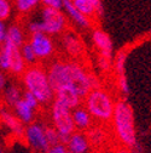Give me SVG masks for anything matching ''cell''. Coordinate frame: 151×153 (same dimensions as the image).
<instances>
[{"mask_svg":"<svg viewBox=\"0 0 151 153\" xmlns=\"http://www.w3.org/2000/svg\"><path fill=\"white\" fill-rule=\"evenodd\" d=\"M98 66L103 72H108L111 67V60L108 59V57H105V56L99 55L98 56Z\"/></svg>","mask_w":151,"mask_h":153,"instance_id":"cell-30","label":"cell"},{"mask_svg":"<svg viewBox=\"0 0 151 153\" xmlns=\"http://www.w3.org/2000/svg\"><path fill=\"white\" fill-rule=\"evenodd\" d=\"M26 143L35 152L46 153V151L48 149V145L45 139L44 125L37 123L29 124L26 128Z\"/></svg>","mask_w":151,"mask_h":153,"instance_id":"cell-9","label":"cell"},{"mask_svg":"<svg viewBox=\"0 0 151 153\" xmlns=\"http://www.w3.org/2000/svg\"><path fill=\"white\" fill-rule=\"evenodd\" d=\"M71 117L74 122L75 130L79 131H87L91 126H93V118L87 112V109L82 106H79L76 108L71 109Z\"/></svg>","mask_w":151,"mask_h":153,"instance_id":"cell-15","label":"cell"},{"mask_svg":"<svg viewBox=\"0 0 151 153\" xmlns=\"http://www.w3.org/2000/svg\"><path fill=\"white\" fill-rule=\"evenodd\" d=\"M5 39H7L10 43H12L15 46L21 48L24 43H26V36H24V32L22 29L21 26H18L17 23L11 25L7 30H6V36Z\"/></svg>","mask_w":151,"mask_h":153,"instance_id":"cell-19","label":"cell"},{"mask_svg":"<svg viewBox=\"0 0 151 153\" xmlns=\"http://www.w3.org/2000/svg\"><path fill=\"white\" fill-rule=\"evenodd\" d=\"M63 48L65 49L67 53L71 57H79L84 52V46L79 38L73 33H65L62 38Z\"/></svg>","mask_w":151,"mask_h":153,"instance_id":"cell-17","label":"cell"},{"mask_svg":"<svg viewBox=\"0 0 151 153\" xmlns=\"http://www.w3.org/2000/svg\"><path fill=\"white\" fill-rule=\"evenodd\" d=\"M22 100L29 106V107H32L33 109H37V107H39V102H37V100L34 97V95H32L29 91H24L23 94H22Z\"/></svg>","mask_w":151,"mask_h":153,"instance_id":"cell-27","label":"cell"},{"mask_svg":"<svg viewBox=\"0 0 151 153\" xmlns=\"http://www.w3.org/2000/svg\"><path fill=\"white\" fill-rule=\"evenodd\" d=\"M46 73H47L50 86L53 92L61 86L69 85L68 62L67 61H62V60L53 61L46 69Z\"/></svg>","mask_w":151,"mask_h":153,"instance_id":"cell-7","label":"cell"},{"mask_svg":"<svg viewBox=\"0 0 151 153\" xmlns=\"http://www.w3.org/2000/svg\"><path fill=\"white\" fill-rule=\"evenodd\" d=\"M126 60H127V53L125 51H120L114 61V67H115V72L117 73V76L120 75H125V69H126Z\"/></svg>","mask_w":151,"mask_h":153,"instance_id":"cell-25","label":"cell"},{"mask_svg":"<svg viewBox=\"0 0 151 153\" xmlns=\"http://www.w3.org/2000/svg\"><path fill=\"white\" fill-rule=\"evenodd\" d=\"M86 134H87V137L89 140L91 146H93V145H102L104 142V140H105V136H106L105 131L100 126H91L87 130Z\"/></svg>","mask_w":151,"mask_h":153,"instance_id":"cell-21","label":"cell"},{"mask_svg":"<svg viewBox=\"0 0 151 153\" xmlns=\"http://www.w3.org/2000/svg\"><path fill=\"white\" fill-rule=\"evenodd\" d=\"M28 43L32 45L37 60H46L48 57H51L54 52L53 40L51 39L50 35L43 32L30 34Z\"/></svg>","mask_w":151,"mask_h":153,"instance_id":"cell-8","label":"cell"},{"mask_svg":"<svg viewBox=\"0 0 151 153\" xmlns=\"http://www.w3.org/2000/svg\"><path fill=\"white\" fill-rule=\"evenodd\" d=\"M115 153H134V152H133V149H129L126 147H120L115 151Z\"/></svg>","mask_w":151,"mask_h":153,"instance_id":"cell-34","label":"cell"},{"mask_svg":"<svg viewBox=\"0 0 151 153\" xmlns=\"http://www.w3.org/2000/svg\"><path fill=\"white\" fill-rule=\"evenodd\" d=\"M62 9H64V11L67 12V15L69 16L70 20L74 21V23H76L80 28L87 29L92 26V22H91L89 18L86 17L85 15H82L76 7H75L71 0H63Z\"/></svg>","mask_w":151,"mask_h":153,"instance_id":"cell-16","label":"cell"},{"mask_svg":"<svg viewBox=\"0 0 151 153\" xmlns=\"http://www.w3.org/2000/svg\"><path fill=\"white\" fill-rule=\"evenodd\" d=\"M44 131H45V139L47 141L48 147L51 146H56L61 142V137H59V134L57 132L52 125H44Z\"/></svg>","mask_w":151,"mask_h":153,"instance_id":"cell-24","label":"cell"},{"mask_svg":"<svg viewBox=\"0 0 151 153\" xmlns=\"http://www.w3.org/2000/svg\"><path fill=\"white\" fill-rule=\"evenodd\" d=\"M117 78H119L117 85H119L120 91L123 95H128L129 94V86H128V82H127V78H126V74L125 75H120V76H117Z\"/></svg>","mask_w":151,"mask_h":153,"instance_id":"cell-29","label":"cell"},{"mask_svg":"<svg viewBox=\"0 0 151 153\" xmlns=\"http://www.w3.org/2000/svg\"><path fill=\"white\" fill-rule=\"evenodd\" d=\"M54 99L53 100H58L59 102H62L64 106H67L69 109H74L81 105L82 99L79 96L71 86L69 85H64L58 88L53 92Z\"/></svg>","mask_w":151,"mask_h":153,"instance_id":"cell-13","label":"cell"},{"mask_svg":"<svg viewBox=\"0 0 151 153\" xmlns=\"http://www.w3.org/2000/svg\"><path fill=\"white\" fill-rule=\"evenodd\" d=\"M12 4L11 0H0V21H5L11 16Z\"/></svg>","mask_w":151,"mask_h":153,"instance_id":"cell-26","label":"cell"},{"mask_svg":"<svg viewBox=\"0 0 151 153\" xmlns=\"http://www.w3.org/2000/svg\"><path fill=\"white\" fill-rule=\"evenodd\" d=\"M5 102L7 103V106H15L16 102H18L22 99V92L20 90V88L16 86V85H11L5 94L3 95Z\"/></svg>","mask_w":151,"mask_h":153,"instance_id":"cell-23","label":"cell"},{"mask_svg":"<svg viewBox=\"0 0 151 153\" xmlns=\"http://www.w3.org/2000/svg\"><path fill=\"white\" fill-rule=\"evenodd\" d=\"M13 5L18 13L27 15L40 5V0H13Z\"/></svg>","mask_w":151,"mask_h":153,"instance_id":"cell-20","label":"cell"},{"mask_svg":"<svg viewBox=\"0 0 151 153\" xmlns=\"http://www.w3.org/2000/svg\"><path fill=\"white\" fill-rule=\"evenodd\" d=\"M6 53H7V59H9V72L13 75L21 76L22 73L24 72L27 65L22 59V55L20 51V48L15 46L12 43H10L7 39L4 40L3 43Z\"/></svg>","mask_w":151,"mask_h":153,"instance_id":"cell-10","label":"cell"},{"mask_svg":"<svg viewBox=\"0 0 151 153\" xmlns=\"http://www.w3.org/2000/svg\"><path fill=\"white\" fill-rule=\"evenodd\" d=\"M92 42L96 49L98 50L99 55L112 60V42L108 33H105L99 28L94 29L92 33Z\"/></svg>","mask_w":151,"mask_h":153,"instance_id":"cell-14","label":"cell"},{"mask_svg":"<svg viewBox=\"0 0 151 153\" xmlns=\"http://www.w3.org/2000/svg\"><path fill=\"white\" fill-rule=\"evenodd\" d=\"M41 25V32L47 35H58L67 29V17L62 10L52 7H43L41 16L39 20Z\"/></svg>","mask_w":151,"mask_h":153,"instance_id":"cell-6","label":"cell"},{"mask_svg":"<svg viewBox=\"0 0 151 153\" xmlns=\"http://www.w3.org/2000/svg\"><path fill=\"white\" fill-rule=\"evenodd\" d=\"M64 145L70 153H88L92 147L87 137V134L79 130H75L68 137Z\"/></svg>","mask_w":151,"mask_h":153,"instance_id":"cell-11","label":"cell"},{"mask_svg":"<svg viewBox=\"0 0 151 153\" xmlns=\"http://www.w3.org/2000/svg\"><path fill=\"white\" fill-rule=\"evenodd\" d=\"M20 51H21V55H22V59L23 61L26 62L27 66H33V65H36L37 63V60L36 56H35V52L32 48V45L26 42L21 48H20Z\"/></svg>","mask_w":151,"mask_h":153,"instance_id":"cell-22","label":"cell"},{"mask_svg":"<svg viewBox=\"0 0 151 153\" xmlns=\"http://www.w3.org/2000/svg\"><path fill=\"white\" fill-rule=\"evenodd\" d=\"M68 153H70V152H69V151H68Z\"/></svg>","mask_w":151,"mask_h":153,"instance_id":"cell-36","label":"cell"},{"mask_svg":"<svg viewBox=\"0 0 151 153\" xmlns=\"http://www.w3.org/2000/svg\"><path fill=\"white\" fill-rule=\"evenodd\" d=\"M51 120L52 126L59 134L61 142L65 143L68 137L75 131L71 109H69L58 100H53L51 105Z\"/></svg>","mask_w":151,"mask_h":153,"instance_id":"cell-5","label":"cell"},{"mask_svg":"<svg viewBox=\"0 0 151 153\" xmlns=\"http://www.w3.org/2000/svg\"><path fill=\"white\" fill-rule=\"evenodd\" d=\"M5 36H6V29H5L4 23L0 21V46L3 45V43L5 40Z\"/></svg>","mask_w":151,"mask_h":153,"instance_id":"cell-32","label":"cell"},{"mask_svg":"<svg viewBox=\"0 0 151 153\" xmlns=\"http://www.w3.org/2000/svg\"><path fill=\"white\" fill-rule=\"evenodd\" d=\"M85 108L93 119L99 123L111 122L115 101L108 91L100 88L92 89L85 96Z\"/></svg>","mask_w":151,"mask_h":153,"instance_id":"cell-3","label":"cell"},{"mask_svg":"<svg viewBox=\"0 0 151 153\" xmlns=\"http://www.w3.org/2000/svg\"><path fill=\"white\" fill-rule=\"evenodd\" d=\"M40 4H43L45 7H52L56 10H62L63 0H40Z\"/></svg>","mask_w":151,"mask_h":153,"instance_id":"cell-28","label":"cell"},{"mask_svg":"<svg viewBox=\"0 0 151 153\" xmlns=\"http://www.w3.org/2000/svg\"><path fill=\"white\" fill-rule=\"evenodd\" d=\"M112 129L121 147L133 149L137 147V129L134 122V113L130 105L125 100L115 102L114 113H112Z\"/></svg>","mask_w":151,"mask_h":153,"instance_id":"cell-1","label":"cell"},{"mask_svg":"<svg viewBox=\"0 0 151 153\" xmlns=\"http://www.w3.org/2000/svg\"><path fill=\"white\" fill-rule=\"evenodd\" d=\"M94 153H106V152H104V151H96Z\"/></svg>","mask_w":151,"mask_h":153,"instance_id":"cell-35","label":"cell"},{"mask_svg":"<svg viewBox=\"0 0 151 153\" xmlns=\"http://www.w3.org/2000/svg\"><path fill=\"white\" fill-rule=\"evenodd\" d=\"M46 153H68V149L65 147L64 143H58L56 146H51L48 147V149L46 151Z\"/></svg>","mask_w":151,"mask_h":153,"instance_id":"cell-31","label":"cell"},{"mask_svg":"<svg viewBox=\"0 0 151 153\" xmlns=\"http://www.w3.org/2000/svg\"><path fill=\"white\" fill-rule=\"evenodd\" d=\"M74 6L76 7L82 15L88 17L89 20L92 17L103 18L104 16V9L102 0H71Z\"/></svg>","mask_w":151,"mask_h":153,"instance_id":"cell-12","label":"cell"},{"mask_svg":"<svg viewBox=\"0 0 151 153\" xmlns=\"http://www.w3.org/2000/svg\"><path fill=\"white\" fill-rule=\"evenodd\" d=\"M26 91H29L37 102L41 105H48L53 101L54 95L50 86L46 68L39 63L27 66L21 75Z\"/></svg>","mask_w":151,"mask_h":153,"instance_id":"cell-2","label":"cell"},{"mask_svg":"<svg viewBox=\"0 0 151 153\" xmlns=\"http://www.w3.org/2000/svg\"><path fill=\"white\" fill-rule=\"evenodd\" d=\"M5 83H6V76H5V74L1 71H0V90L4 88Z\"/></svg>","mask_w":151,"mask_h":153,"instance_id":"cell-33","label":"cell"},{"mask_svg":"<svg viewBox=\"0 0 151 153\" xmlns=\"http://www.w3.org/2000/svg\"><path fill=\"white\" fill-rule=\"evenodd\" d=\"M68 78L69 86L76 91L82 100L92 89L99 88L96 76L88 73L87 69L76 61L68 62Z\"/></svg>","mask_w":151,"mask_h":153,"instance_id":"cell-4","label":"cell"},{"mask_svg":"<svg viewBox=\"0 0 151 153\" xmlns=\"http://www.w3.org/2000/svg\"><path fill=\"white\" fill-rule=\"evenodd\" d=\"M15 112L17 113L16 116L22 120V123L26 124H32L34 123V118H35V109H33L32 107H29L22 99L15 103Z\"/></svg>","mask_w":151,"mask_h":153,"instance_id":"cell-18","label":"cell"}]
</instances>
